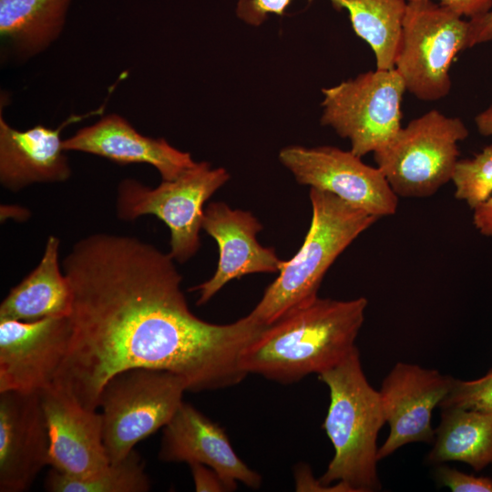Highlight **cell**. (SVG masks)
<instances>
[{
  "label": "cell",
  "instance_id": "obj_4",
  "mask_svg": "<svg viewBox=\"0 0 492 492\" xmlns=\"http://www.w3.org/2000/svg\"><path fill=\"white\" fill-rule=\"evenodd\" d=\"M312 220L304 241L249 315L269 325L318 297L322 281L335 260L379 218L337 196L310 188Z\"/></svg>",
  "mask_w": 492,
  "mask_h": 492
},
{
  "label": "cell",
  "instance_id": "obj_28",
  "mask_svg": "<svg viewBox=\"0 0 492 492\" xmlns=\"http://www.w3.org/2000/svg\"><path fill=\"white\" fill-rule=\"evenodd\" d=\"M190 467L196 491H227L220 477L212 468L199 463L190 464Z\"/></svg>",
  "mask_w": 492,
  "mask_h": 492
},
{
  "label": "cell",
  "instance_id": "obj_7",
  "mask_svg": "<svg viewBox=\"0 0 492 492\" xmlns=\"http://www.w3.org/2000/svg\"><path fill=\"white\" fill-rule=\"evenodd\" d=\"M230 179L224 168H211L205 161L197 164L174 180L156 188L126 179L118 187L117 214L133 220L154 215L169 229L170 251L174 261L185 262L198 251L205 202Z\"/></svg>",
  "mask_w": 492,
  "mask_h": 492
},
{
  "label": "cell",
  "instance_id": "obj_25",
  "mask_svg": "<svg viewBox=\"0 0 492 492\" xmlns=\"http://www.w3.org/2000/svg\"><path fill=\"white\" fill-rule=\"evenodd\" d=\"M439 407L492 411V368L478 379L464 381L454 378L452 387Z\"/></svg>",
  "mask_w": 492,
  "mask_h": 492
},
{
  "label": "cell",
  "instance_id": "obj_26",
  "mask_svg": "<svg viewBox=\"0 0 492 492\" xmlns=\"http://www.w3.org/2000/svg\"><path fill=\"white\" fill-rule=\"evenodd\" d=\"M437 481L453 492H492V478L466 474L456 468L440 466L436 470Z\"/></svg>",
  "mask_w": 492,
  "mask_h": 492
},
{
  "label": "cell",
  "instance_id": "obj_2",
  "mask_svg": "<svg viewBox=\"0 0 492 492\" xmlns=\"http://www.w3.org/2000/svg\"><path fill=\"white\" fill-rule=\"evenodd\" d=\"M367 304L318 296L267 325L241 350L239 366L281 384L329 370L357 348Z\"/></svg>",
  "mask_w": 492,
  "mask_h": 492
},
{
  "label": "cell",
  "instance_id": "obj_10",
  "mask_svg": "<svg viewBox=\"0 0 492 492\" xmlns=\"http://www.w3.org/2000/svg\"><path fill=\"white\" fill-rule=\"evenodd\" d=\"M279 160L298 183L330 192L379 219L397 210L398 196L382 171L351 150L293 145L280 150Z\"/></svg>",
  "mask_w": 492,
  "mask_h": 492
},
{
  "label": "cell",
  "instance_id": "obj_9",
  "mask_svg": "<svg viewBox=\"0 0 492 492\" xmlns=\"http://www.w3.org/2000/svg\"><path fill=\"white\" fill-rule=\"evenodd\" d=\"M404 80L395 68L370 70L322 89L321 123L349 139L359 157L386 145L402 128Z\"/></svg>",
  "mask_w": 492,
  "mask_h": 492
},
{
  "label": "cell",
  "instance_id": "obj_30",
  "mask_svg": "<svg viewBox=\"0 0 492 492\" xmlns=\"http://www.w3.org/2000/svg\"><path fill=\"white\" fill-rule=\"evenodd\" d=\"M492 41V10L468 19L467 48Z\"/></svg>",
  "mask_w": 492,
  "mask_h": 492
},
{
  "label": "cell",
  "instance_id": "obj_1",
  "mask_svg": "<svg viewBox=\"0 0 492 492\" xmlns=\"http://www.w3.org/2000/svg\"><path fill=\"white\" fill-rule=\"evenodd\" d=\"M61 267L72 293L70 338L53 385L82 406L98 408L106 383L131 368L174 373L195 393L247 375L240 354L267 325L249 314L228 324L194 315L169 253L135 237L94 233Z\"/></svg>",
  "mask_w": 492,
  "mask_h": 492
},
{
  "label": "cell",
  "instance_id": "obj_16",
  "mask_svg": "<svg viewBox=\"0 0 492 492\" xmlns=\"http://www.w3.org/2000/svg\"><path fill=\"white\" fill-rule=\"evenodd\" d=\"M159 458L205 465L220 477L227 491L235 490L239 482L254 489L262 482L261 475L237 456L225 430L184 402L163 427Z\"/></svg>",
  "mask_w": 492,
  "mask_h": 492
},
{
  "label": "cell",
  "instance_id": "obj_27",
  "mask_svg": "<svg viewBox=\"0 0 492 492\" xmlns=\"http://www.w3.org/2000/svg\"><path fill=\"white\" fill-rule=\"evenodd\" d=\"M292 1L239 0L236 6V14L246 24L258 26L266 20L269 15H282Z\"/></svg>",
  "mask_w": 492,
  "mask_h": 492
},
{
  "label": "cell",
  "instance_id": "obj_6",
  "mask_svg": "<svg viewBox=\"0 0 492 492\" xmlns=\"http://www.w3.org/2000/svg\"><path fill=\"white\" fill-rule=\"evenodd\" d=\"M185 391L183 378L169 371L131 368L112 376L98 399L109 463L123 460L139 441L163 428Z\"/></svg>",
  "mask_w": 492,
  "mask_h": 492
},
{
  "label": "cell",
  "instance_id": "obj_29",
  "mask_svg": "<svg viewBox=\"0 0 492 492\" xmlns=\"http://www.w3.org/2000/svg\"><path fill=\"white\" fill-rule=\"evenodd\" d=\"M406 1L415 2L424 0ZM438 3L468 19L483 15L492 8V0H438Z\"/></svg>",
  "mask_w": 492,
  "mask_h": 492
},
{
  "label": "cell",
  "instance_id": "obj_13",
  "mask_svg": "<svg viewBox=\"0 0 492 492\" xmlns=\"http://www.w3.org/2000/svg\"><path fill=\"white\" fill-rule=\"evenodd\" d=\"M49 449L39 391L0 392V491H26L48 465Z\"/></svg>",
  "mask_w": 492,
  "mask_h": 492
},
{
  "label": "cell",
  "instance_id": "obj_17",
  "mask_svg": "<svg viewBox=\"0 0 492 492\" xmlns=\"http://www.w3.org/2000/svg\"><path fill=\"white\" fill-rule=\"evenodd\" d=\"M64 150L82 151L119 164L147 163L158 169L162 180H174L193 168L190 154L172 147L164 138L138 133L125 118L107 115L63 140Z\"/></svg>",
  "mask_w": 492,
  "mask_h": 492
},
{
  "label": "cell",
  "instance_id": "obj_31",
  "mask_svg": "<svg viewBox=\"0 0 492 492\" xmlns=\"http://www.w3.org/2000/svg\"><path fill=\"white\" fill-rule=\"evenodd\" d=\"M295 487L298 491H342L351 492L350 489L342 483L328 487L313 478L308 466L297 467L295 471Z\"/></svg>",
  "mask_w": 492,
  "mask_h": 492
},
{
  "label": "cell",
  "instance_id": "obj_32",
  "mask_svg": "<svg viewBox=\"0 0 492 492\" xmlns=\"http://www.w3.org/2000/svg\"><path fill=\"white\" fill-rule=\"evenodd\" d=\"M472 210V221L476 230L480 234L492 238V195Z\"/></svg>",
  "mask_w": 492,
  "mask_h": 492
},
{
  "label": "cell",
  "instance_id": "obj_3",
  "mask_svg": "<svg viewBox=\"0 0 492 492\" xmlns=\"http://www.w3.org/2000/svg\"><path fill=\"white\" fill-rule=\"evenodd\" d=\"M318 378L329 388L323 427L334 449L321 483H342L351 492L380 490L376 439L385 420L379 392L365 377L358 349Z\"/></svg>",
  "mask_w": 492,
  "mask_h": 492
},
{
  "label": "cell",
  "instance_id": "obj_22",
  "mask_svg": "<svg viewBox=\"0 0 492 492\" xmlns=\"http://www.w3.org/2000/svg\"><path fill=\"white\" fill-rule=\"evenodd\" d=\"M329 1L336 10H347L354 33L373 50L376 68H395L407 1Z\"/></svg>",
  "mask_w": 492,
  "mask_h": 492
},
{
  "label": "cell",
  "instance_id": "obj_14",
  "mask_svg": "<svg viewBox=\"0 0 492 492\" xmlns=\"http://www.w3.org/2000/svg\"><path fill=\"white\" fill-rule=\"evenodd\" d=\"M201 228L219 247V261L214 274L192 287L199 292L197 305L208 302L233 279L257 272H279L283 261L272 247L256 239L261 223L250 211L233 210L226 203L211 202L204 209Z\"/></svg>",
  "mask_w": 492,
  "mask_h": 492
},
{
  "label": "cell",
  "instance_id": "obj_21",
  "mask_svg": "<svg viewBox=\"0 0 492 492\" xmlns=\"http://www.w3.org/2000/svg\"><path fill=\"white\" fill-rule=\"evenodd\" d=\"M70 0H0V33L19 52L33 55L60 34Z\"/></svg>",
  "mask_w": 492,
  "mask_h": 492
},
{
  "label": "cell",
  "instance_id": "obj_18",
  "mask_svg": "<svg viewBox=\"0 0 492 492\" xmlns=\"http://www.w3.org/2000/svg\"><path fill=\"white\" fill-rule=\"evenodd\" d=\"M102 108L82 116H71L57 128L37 125L26 131L10 127L0 115V182L18 191L37 182H61L71 169L64 155L61 130L68 124L101 112Z\"/></svg>",
  "mask_w": 492,
  "mask_h": 492
},
{
  "label": "cell",
  "instance_id": "obj_8",
  "mask_svg": "<svg viewBox=\"0 0 492 492\" xmlns=\"http://www.w3.org/2000/svg\"><path fill=\"white\" fill-rule=\"evenodd\" d=\"M467 36L468 20L451 9L434 0L407 2L395 63L405 89L423 101L445 97L451 65L467 48Z\"/></svg>",
  "mask_w": 492,
  "mask_h": 492
},
{
  "label": "cell",
  "instance_id": "obj_5",
  "mask_svg": "<svg viewBox=\"0 0 492 492\" xmlns=\"http://www.w3.org/2000/svg\"><path fill=\"white\" fill-rule=\"evenodd\" d=\"M467 137L459 118L433 109L402 127L374 152V159L398 197H430L452 181L459 160L458 142Z\"/></svg>",
  "mask_w": 492,
  "mask_h": 492
},
{
  "label": "cell",
  "instance_id": "obj_24",
  "mask_svg": "<svg viewBox=\"0 0 492 492\" xmlns=\"http://www.w3.org/2000/svg\"><path fill=\"white\" fill-rule=\"evenodd\" d=\"M455 197L472 210L492 195V145L472 158L459 159L452 179Z\"/></svg>",
  "mask_w": 492,
  "mask_h": 492
},
{
  "label": "cell",
  "instance_id": "obj_33",
  "mask_svg": "<svg viewBox=\"0 0 492 492\" xmlns=\"http://www.w3.org/2000/svg\"><path fill=\"white\" fill-rule=\"evenodd\" d=\"M475 123L482 136L492 138V105L476 117Z\"/></svg>",
  "mask_w": 492,
  "mask_h": 492
},
{
  "label": "cell",
  "instance_id": "obj_19",
  "mask_svg": "<svg viewBox=\"0 0 492 492\" xmlns=\"http://www.w3.org/2000/svg\"><path fill=\"white\" fill-rule=\"evenodd\" d=\"M59 239L49 236L37 266L13 287L0 305V320L35 322L68 316L72 293L58 260Z\"/></svg>",
  "mask_w": 492,
  "mask_h": 492
},
{
  "label": "cell",
  "instance_id": "obj_23",
  "mask_svg": "<svg viewBox=\"0 0 492 492\" xmlns=\"http://www.w3.org/2000/svg\"><path fill=\"white\" fill-rule=\"evenodd\" d=\"M45 488L51 492H147L150 481L140 456L133 449L123 460L87 477H69L51 468Z\"/></svg>",
  "mask_w": 492,
  "mask_h": 492
},
{
  "label": "cell",
  "instance_id": "obj_11",
  "mask_svg": "<svg viewBox=\"0 0 492 492\" xmlns=\"http://www.w3.org/2000/svg\"><path fill=\"white\" fill-rule=\"evenodd\" d=\"M69 338L67 316L0 320V392H38L52 385Z\"/></svg>",
  "mask_w": 492,
  "mask_h": 492
},
{
  "label": "cell",
  "instance_id": "obj_20",
  "mask_svg": "<svg viewBox=\"0 0 492 492\" xmlns=\"http://www.w3.org/2000/svg\"><path fill=\"white\" fill-rule=\"evenodd\" d=\"M433 443L430 463L458 461L482 470L492 464V411L441 408Z\"/></svg>",
  "mask_w": 492,
  "mask_h": 492
},
{
  "label": "cell",
  "instance_id": "obj_12",
  "mask_svg": "<svg viewBox=\"0 0 492 492\" xmlns=\"http://www.w3.org/2000/svg\"><path fill=\"white\" fill-rule=\"evenodd\" d=\"M454 378L417 364L397 363L378 391L385 423L390 432L378 448L381 460L405 445L433 443V410L448 395Z\"/></svg>",
  "mask_w": 492,
  "mask_h": 492
},
{
  "label": "cell",
  "instance_id": "obj_15",
  "mask_svg": "<svg viewBox=\"0 0 492 492\" xmlns=\"http://www.w3.org/2000/svg\"><path fill=\"white\" fill-rule=\"evenodd\" d=\"M39 395L50 436L48 466L76 477L108 466L102 415L82 406L53 384Z\"/></svg>",
  "mask_w": 492,
  "mask_h": 492
}]
</instances>
